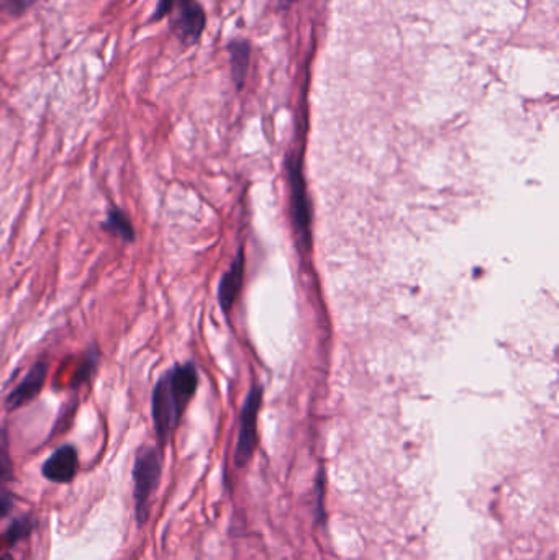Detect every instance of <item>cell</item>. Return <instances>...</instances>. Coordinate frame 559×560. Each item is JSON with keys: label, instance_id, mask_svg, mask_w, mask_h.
<instances>
[{"label": "cell", "instance_id": "obj_1", "mask_svg": "<svg viewBox=\"0 0 559 560\" xmlns=\"http://www.w3.org/2000/svg\"><path fill=\"white\" fill-rule=\"evenodd\" d=\"M199 387V372L194 362H184L167 369L151 394V415H153L154 431H156L160 450L167 446L187 405L196 395Z\"/></svg>", "mask_w": 559, "mask_h": 560}, {"label": "cell", "instance_id": "obj_2", "mask_svg": "<svg viewBox=\"0 0 559 560\" xmlns=\"http://www.w3.org/2000/svg\"><path fill=\"white\" fill-rule=\"evenodd\" d=\"M161 453L154 446H141L133 463V502L138 526L150 518L151 500L161 480Z\"/></svg>", "mask_w": 559, "mask_h": 560}, {"label": "cell", "instance_id": "obj_3", "mask_svg": "<svg viewBox=\"0 0 559 560\" xmlns=\"http://www.w3.org/2000/svg\"><path fill=\"white\" fill-rule=\"evenodd\" d=\"M170 30L184 48L197 45L207 26V13L199 0H177L171 13Z\"/></svg>", "mask_w": 559, "mask_h": 560}, {"label": "cell", "instance_id": "obj_4", "mask_svg": "<svg viewBox=\"0 0 559 560\" xmlns=\"http://www.w3.org/2000/svg\"><path fill=\"white\" fill-rule=\"evenodd\" d=\"M263 390L261 387L252 388V392L243 405L242 417H240L238 443H236L235 463L236 466L243 467L252 459L255 453L258 436H256V424H258L259 405H261Z\"/></svg>", "mask_w": 559, "mask_h": 560}, {"label": "cell", "instance_id": "obj_5", "mask_svg": "<svg viewBox=\"0 0 559 560\" xmlns=\"http://www.w3.org/2000/svg\"><path fill=\"white\" fill-rule=\"evenodd\" d=\"M49 365L48 362L36 361L32 368L26 372L25 377L20 381V384L7 395L3 407L7 411H16L19 408L25 407L30 401L35 400L43 388H45L46 378H48Z\"/></svg>", "mask_w": 559, "mask_h": 560}, {"label": "cell", "instance_id": "obj_6", "mask_svg": "<svg viewBox=\"0 0 559 560\" xmlns=\"http://www.w3.org/2000/svg\"><path fill=\"white\" fill-rule=\"evenodd\" d=\"M292 187V217H294L295 232L302 248L307 249L311 240V207H308L307 192H305L304 179H302L299 164H291Z\"/></svg>", "mask_w": 559, "mask_h": 560}, {"label": "cell", "instance_id": "obj_7", "mask_svg": "<svg viewBox=\"0 0 559 560\" xmlns=\"http://www.w3.org/2000/svg\"><path fill=\"white\" fill-rule=\"evenodd\" d=\"M79 454L71 444L58 447L42 467L43 477L53 483H69L78 476Z\"/></svg>", "mask_w": 559, "mask_h": 560}, {"label": "cell", "instance_id": "obj_8", "mask_svg": "<svg viewBox=\"0 0 559 560\" xmlns=\"http://www.w3.org/2000/svg\"><path fill=\"white\" fill-rule=\"evenodd\" d=\"M243 275H245V255H243V248H240L235 261L232 262L226 275L220 280L219 302L225 313L232 310L236 299H238L243 285Z\"/></svg>", "mask_w": 559, "mask_h": 560}, {"label": "cell", "instance_id": "obj_9", "mask_svg": "<svg viewBox=\"0 0 559 560\" xmlns=\"http://www.w3.org/2000/svg\"><path fill=\"white\" fill-rule=\"evenodd\" d=\"M226 49H229L233 82L235 88L242 91L248 75L249 61H252V45L245 38L232 39Z\"/></svg>", "mask_w": 559, "mask_h": 560}, {"label": "cell", "instance_id": "obj_10", "mask_svg": "<svg viewBox=\"0 0 559 560\" xmlns=\"http://www.w3.org/2000/svg\"><path fill=\"white\" fill-rule=\"evenodd\" d=\"M102 229L110 235L117 236V238L124 240L125 243H133L137 240V232H135L133 223H131L130 217L118 209V207H112L107 212V219L102 223Z\"/></svg>", "mask_w": 559, "mask_h": 560}, {"label": "cell", "instance_id": "obj_11", "mask_svg": "<svg viewBox=\"0 0 559 560\" xmlns=\"http://www.w3.org/2000/svg\"><path fill=\"white\" fill-rule=\"evenodd\" d=\"M98 362H101V354H98L97 346H92L84 355H82L81 364L75 369L72 374L71 381H69V390L78 392L81 390L84 385H89L94 378L95 372L98 369Z\"/></svg>", "mask_w": 559, "mask_h": 560}, {"label": "cell", "instance_id": "obj_12", "mask_svg": "<svg viewBox=\"0 0 559 560\" xmlns=\"http://www.w3.org/2000/svg\"><path fill=\"white\" fill-rule=\"evenodd\" d=\"M15 480V466L10 456V440L7 428L0 427V486Z\"/></svg>", "mask_w": 559, "mask_h": 560}, {"label": "cell", "instance_id": "obj_13", "mask_svg": "<svg viewBox=\"0 0 559 560\" xmlns=\"http://www.w3.org/2000/svg\"><path fill=\"white\" fill-rule=\"evenodd\" d=\"M33 528H35V522L28 518V516L16 520V522H13V525L10 526L9 532H7V545H19L22 539L28 538V536L32 535Z\"/></svg>", "mask_w": 559, "mask_h": 560}, {"label": "cell", "instance_id": "obj_14", "mask_svg": "<svg viewBox=\"0 0 559 560\" xmlns=\"http://www.w3.org/2000/svg\"><path fill=\"white\" fill-rule=\"evenodd\" d=\"M38 2L39 0H0V9L5 10L10 16L20 19V16L26 15Z\"/></svg>", "mask_w": 559, "mask_h": 560}, {"label": "cell", "instance_id": "obj_15", "mask_svg": "<svg viewBox=\"0 0 559 560\" xmlns=\"http://www.w3.org/2000/svg\"><path fill=\"white\" fill-rule=\"evenodd\" d=\"M177 0H158L156 5H154L153 12H151L150 19H148V25H153V23L161 22V20L166 19L173 13L174 5H176Z\"/></svg>", "mask_w": 559, "mask_h": 560}, {"label": "cell", "instance_id": "obj_16", "mask_svg": "<svg viewBox=\"0 0 559 560\" xmlns=\"http://www.w3.org/2000/svg\"><path fill=\"white\" fill-rule=\"evenodd\" d=\"M13 505H15V502H13V499L9 493H0V520L10 515V512L13 510Z\"/></svg>", "mask_w": 559, "mask_h": 560}, {"label": "cell", "instance_id": "obj_17", "mask_svg": "<svg viewBox=\"0 0 559 560\" xmlns=\"http://www.w3.org/2000/svg\"><path fill=\"white\" fill-rule=\"evenodd\" d=\"M2 549V548H0ZM0 560H10L9 556L3 555V552H0Z\"/></svg>", "mask_w": 559, "mask_h": 560}, {"label": "cell", "instance_id": "obj_18", "mask_svg": "<svg viewBox=\"0 0 559 560\" xmlns=\"http://www.w3.org/2000/svg\"><path fill=\"white\" fill-rule=\"evenodd\" d=\"M282 2H292V0H282Z\"/></svg>", "mask_w": 559, "mask_h": 560}]
</instances>
